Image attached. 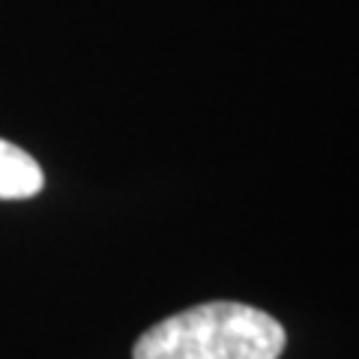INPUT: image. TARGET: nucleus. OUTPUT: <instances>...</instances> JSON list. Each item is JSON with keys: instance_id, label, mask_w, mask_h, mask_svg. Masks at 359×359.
<instances>
[{"instance_id": "nucleus-1", "label": "nucleus", "mask_w": 359, "mask_h": 359, "mask_svg": "<svg viewBox=\"0 0 359 359\" xmlns=\"http://www.w3.org/2000/svg\"><path fill=\"white\" fill-rule=\"evenodd\" d=\"M285 327L243 302H204L147 330L132 359H278Z\"/></svg>"}, {"instance_id": "nucleus-2", "label": "nucleus", "mask_w": 359, "mask_h": 359, "mask_svg": "<svg viewBox=\"0 0 359 359\" xmlns=\"http://www.w3.org/2000/svg\"><path fill=\"white\" fill-rule=\"evenodd\" d=\"M45 186L39 162L27 150L0 138V201H27L36 198Z\"/></svg>"}]
</instances>
